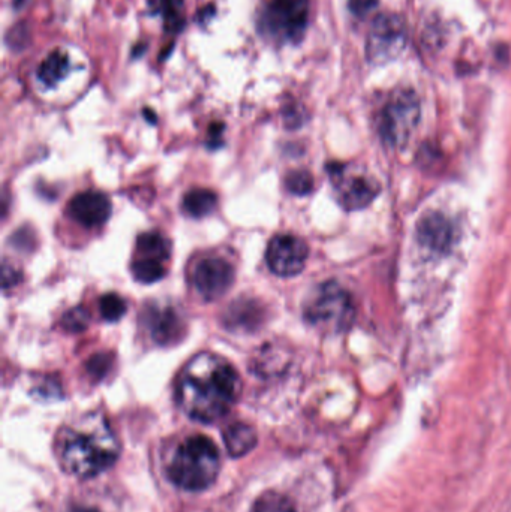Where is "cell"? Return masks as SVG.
Returning a JSON list of instances; mask_svg holds the SVG:
<instances>
[{
	"mask_svg": "<svg viewBox=\"0 0 511 512\" xmlns=\"http://www.w3.org/2000/svg\"><path fill=\"white\" fill-rule=\"evenodd\" d=\"M242 391L237 370L221 355H195L179 376L177 403L191 420L215 423L224 418Z\"/></svg>",
	"mask_w": 511,
	"mask_h": 512,
	"instance_id": "1",
	"label": "cell"
},
{
	"mask_svg": "<svg viewBox=\"0 0 511 512\" xmlns=\"http://www.w3.org/2000/svg\"><path fill=\"white\" fill-rule=\"evenodd\" d=\"M120 448L107 418L90 412L59 430L56 454L66 474L92 478L116 463Z\"/></svg>",
	"mask_w": 511,
	"mask_h": 512,
	"instance_id": "2",
	"label": "cell"
},
{
	"mask_svg": "<svg viewBox=\"0 0 511 512\" xmlns=\"http://www.w3.org/2000/svg\"><path fill=\"white\" fill-rule=\"evenodd\" d=\"M219 469L221 456L212 439L195 435L189 436L177 448L168 466V477L179 489L201 492L215 483Z\"/></svg>",
	"mask_w": 511,
	"mask_h": 512,
	"instance_id": "3",
	"label": "cell"
},
{
	"mask_svg": "<svg viewBox=\"0 0 511 512\" xmlns=\"http://www.w3.org/2000/svg\"><path fill=\"white\" fill-rule=\"evenodd\" d=\"M306 322L327 333H342L354 321L353 298L339 283H321L314 289L303 307Z\"/></svg>",
	"mask_w": 511,
	"mask_h": 512,
	"instance_id": "4",
	"label": "cell"
},
{
	"mask_svg": "<svg viewBox=\"0 0 511 512\" xmlns=\"http://www.w3.org/2000/svg\"><path fill=\"white\" fill-rule=\"evenodd\" d=\"M309 0H261L258 30L278 44H299L308 26Z\"/></svg>",
	"mask_w": 511,
	"mask_h": 512,
	"instance_id": "5",
	"label": "cell"
},
{
	"mask_svg": "<svg viewBox=\"0 0 511 512\" xmlns=\"http://www.w3.org/2000/svg\"><path fill=\"white\" fill-rule=\"evenodd\" d=\"M420 120V101L413 90H399L393 93L378 119L381 140L392 147L407 146Z\"/></svg>",
	"mask_w": 511,
	"mask_h": 512,
	"instance_id": "6",
	"label": "cell"
},
{
	"mask_svg": "<svg viewBox=\"0 0 511 512\" xmlns=\"http://www.w3.org/2000/svg\"><path fill=\"white\" fill-rule=\"evenodd\" d=\"M407 45V27L396 14L375 18L366 41V56L372 65H386L401 56Z\"/></svg>",
	"mask_w": 511,
	"mask_h": 512,
	"instance_id": "7",
	"label": "cell"
},
{
	"mask_svg": "<svg viewBox=\"0 0 511 512\" xmlns=\"http://www.w3.org/2000/svg\"><path fill=\"white\" fill-rule=\"evenodd\" d=\"M141 322L149 331L153 342L159 346H173L182 342L188 330L185 315L180 312L179 307L168 303L147 304L141 313Z\"/></svg>",
	"mask_w": 511,
	"mask_h": 512,
	"instance_id": "8",
	"label": "cell"
},
{
	"mask_svg": "<svg viewBox=\"0 0 511 512\" xmlns=\"http://www.w3.org/2000/svg\"><path fill=\"white\" fill-rule=\"evenodd\" d=\"M329 176L335 188L336 200L345 210H362L377 198L380 183L357 174H347L345 165L330 164Z\"/></svg>",
	"mask_w": 511,
	"mask_h": 512,
	"instance_id": "9",
	"label": "cell"
},
{
	"mask_svg": "<svg viewBox=\"0 0 511 512\" xmlns=\"http://www.w3.org/2000/svg\"><path fill=\"white\" fill-rule=\"evenodd\" d=\"M236 280V270L227 259L207 256L195 265L192 283L206 301L224 297Z\"/></svg>",
	"mask_w": 511,
	"mask_h": 512,
	"instance_id": "10",
	"label": "cell"
},
{
	"mask_svg": "<svg viewBox=\"0 0 511 512\" xmlns=\"http://www.w3.org/2000/svg\"><path fill=\"white\" fill-rule=\"evenodd\" d=\"M309 248L305 240L281 234L267 246L266 261L276 276L293 277L302 273L308 261Z\"/></svg>",
	"mask_w": 511,
	"mask_h": 512,
	"instance_id": "11",
	"label": "cell"
},
{
	"mask_svg": "<svg viewBox=\"0 0 511 512\" xmlns=\"http://www.w3.org/2000/svg\"><path fill=\"white\" fill-rule=\"evenodd\" d=\"M69 215L86 228L102 227L111 216V201L104 192L86 191L69 203Z\"/></svg>",
	"mask_w": 511,
	"mask_h": 512,
	"instance_id": "12",
	"label": "cell"
},
{
	"mask_svg": "<svg viewBox=\"0 0 511 512\" xmlns=\"http://www.w3.org/2000/svg\"><path fill=\"white\" fill-rule=\"evenodd\" d=\"M417 240L435 254H449L455 240L452 222L440 212H428L417 224Z\"/></svg>",
	"mask_w": 511,
	"mask_h": 512,
	"instance_id": "13",
	"label": "cell"
},
{
	"mask_svg": "<svg viewBox=\"0 0 511 512\" xmlns=\"http://www.w3.org/2000/svg\"><path fill=\"white\" fill-rule=\"evenodd\" d=\"M224 322L230 330L252 331L263 322V309L254 300H237L225 313Z\"/></svg>",
	"mask_w": 511,
	"mask_h": 512,
	"instance_id": "14",
	"label": "cell"
},
{
	"mask_svg": "<svg viewBox=\"0 0 511 512\" xmlns=\"http://www.w3.org/2000/svg\"><path fill=\"white\" fill-rule=\"evenodd\" d=\"M225 447L231 457H243L257 445V432L245 423H234L224 432Z\"/></svg>",
	"mask_w": 511,
	"mask_h": 512,
	"instance_id": "15",
	"label": "cell"
},
{
	"mask_svg": "<svg viewBox=\"0 0 511 512\" xmlns=\"http://www.w3.org/2000/svg\"><path fill=\"white\" fill-rule=\"evenodd\" d=\"M150 14L161 15L164 20L165 32H182L185 27V12H183V0H147Z\"/></svg>",
	"mask_w": 511,
	"mask_h": 512,
	"instance_id": "16",
	"label": "cell"
},
{
	"mask_svg": "<svg viewBox=\"0 0 511 512\" xmlns=\"http://www.w3.org/2000/svg\"><path fill=\"white\" fill-rule=\"evenodd\" d=\"M69 69H71V63H69L68 54L62 50H56L45 57L36 75L44 86L56 87L69 74Z\"/></svg>",
	"mask_w": 511,
	"mask_h": 512,
	"instance_id": "17",
	"label": "cell"
},
{
	"mask_svg": "<svg viewBox=\"0 0 511 512\" xmlns=\"http://www.w3.org/2000/svg\"><path fill=\"white\" fill-rule=\"evenodd\" d=\"M218 206V195L210 189L197 188L183 198L182 209L191 218L201 219L212 215Z\"/></svg>",
	"mask_w": 511,
	"mask_h": 512,
	"instance_id": "18",
	"label": "cell"
},
{
	"mask_svg": "<svg viewBox=\"0 0 511 512\" xmlns=\"http://www.w3.org/2000/svg\"><path fill=\"white\" fill-rule=\"evenodd\" d=\"M171 255L170 240L156 231L141 234L137 239L138 258L155 259V261L167 262Z\"/></svg>",
	"mask_w": 511,
	"mask_h": 512,
	"instance_id": "19",
	"label": "cell"
},
{
	"mask_svg": "<svg viewBox=\"0 0 511 512\" xmlns=\"http://www.w3.org/2000/svg\"><path fill=\"white\" fill-rule=\"evenodd\" d=\"M131 273L137 282L149 285V283L161 280L167 274V268H165L164 262L135 256L131 264Z\"/></svg>",
	"mask_w": 511,
	"mask_h": 512,
	"instance_id": "20",
	"label": "cell"
},
{
	"mask_svg": "<svg viewBox=\"0 0 511 512\" xmlns=\"http://www.w3.org/2000/svg\"><path fill=\"white\" fill-rule=\"evenodd\" d=\"M252 512H297L296 505L282 493L269 490L255 501Z\"/></svg>",
	"mask_w": 511,
	"mask_h": 512,
	"instance_id": "21",
	"label": "cell"
},
{
	"mask_svg": "<svg viewBox=\"0 0 511 512\" xmlns=\"http://www.w3.org/2000/svg\"><path fill=\"white\" fill-rule=\"evenodd\" d=\"M126 310H128L126 301L117 294H105L99 300V312H101V316L105 321H119L125 315Z\"/></svg>",
	"mask_w": 511,
	"mask_h": 512,
	"instance_id": "22",
	"label": "cell"
},
{
	"mask_svg": "<svg viewBox=\"0 0 511 512\" xmlns=\"http://www.w3.org/2000/svg\"><path fill=\"white\" fill-rule=\"evenodd\" d=\"M89 322V310L78 306L74 307V309L68 310V312L62 316L60 325H62L63 330L68 331V333H81V331H84L89 327Z\"/></svg>",
	"mask_w": 511,
	"mask_h": 512,
	"instance_id": "23",
	"label": "cell"
},
{
	"mask_svg": "<svg viewBox=\"0 0 511 512\" xmlns=\"http://www.w3.org/2000/svg\"><path fill=\"white\" fill-rule=\"evenodd\" d=\"M285 185H287V189L291 194L303 197V195L311 194L312 189H314V177H312L309 171H291L287 179H285Z\"/></svg>",
	"mask_w": 511,
	"mask_h": 512,
	"instance_id": "24",
	"label": "cell"
},
{
	"mask_svg": "<svg viewBox=\"0 0 511 512\" xmlns=\"http://www.w3.org/2000/svg\"><path fill=\"white\" fill-rule=\"evenodd\" d=\"M110 367V357L105 354L93 355L92 360L87 363V369L93 376L101 378Z\"/></svg>",
	"mask_w": 511,
	"mask_h": 512,
	"instance_id": "25",
	"label": "cell"
},
{
	"mask_svg": "<svg viewBox=\"0 0 511 512\" xmlns=\"http://www.w3.org/2000/svg\"><path fill=\"white\" fill-rule=\"evenodd\" d=\"M377 6V0H350V9L353 14L362 15L368 14L371 9Z\"/></svg>",
	"mask_w": 511,
	"mask_h": 512,
	"instance_id": "26",
	"label": "cell"
}]
</instances>
